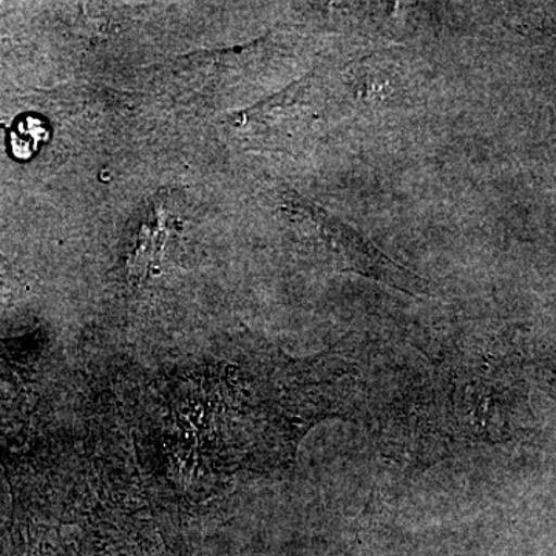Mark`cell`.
Wrapping results in <instances>:
<instances>
[{"instance_id":"1","label":"cell","mask_w":556,"mask_h":556,"mask_svg":"<svg viewBox=\"0 0 556 556\" xmlns=\"http://www.w3.org/2000/svg\"><path fill=\"white\" fill-rule=\"evenodd\" d=\"M47 138H49V130L46 124L39 118L27 116L21 119L11 131V152L16 159H31Z\"/></svg>"}]
</instances>
